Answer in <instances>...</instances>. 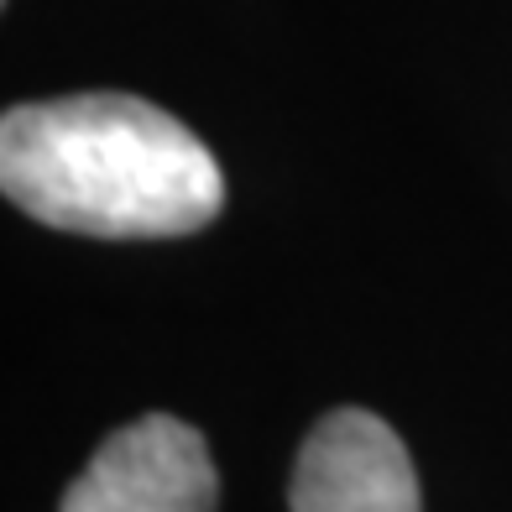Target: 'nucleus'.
Here are the masks:
<instances>
[{"label": "nucleus", "mask_w": 512, "mask_h": 512, "mask_svg": "<svg viewBox=\"0 0 512 512\" xmlns=\"http://www.w3.org/2000/svg\"><path fill=\"white\" fill-rule=\"evenodd\" d=\"M0 189L37 225L100 241L194 236L225 209L215 152L178 115L121 89L11 105Z\"/></svg>", "instance_id": "1"}, {"label": "nucleus", "mask_w": 512, "mask_h": 512, "mask_svg": "<svg viewBox=\"0 0 512 512\" xmlns=\"http://www.w3.org/2000/svg\"><path fill=\"white\" fill-rule=\"evenodd\" d=\"M58 512H220V471L194 424L147 413L100 439Z\"/></svg>", "instance_id": "2"}, {"label": "nucleus", "mask_w": 512, "mask_h": 512, "mask_svg": "<svg viewBox=\"0 0 512 512\" xmlns=\"http://www.w3.org/2000/svg\"><path fill=\"white\" fill-rule=\"evenodd\" d=\"M288 512H424L398 429L371 408H330L298 445Z\"/></svg>", "instance_id": "3"}]
</instances>
